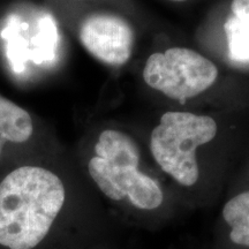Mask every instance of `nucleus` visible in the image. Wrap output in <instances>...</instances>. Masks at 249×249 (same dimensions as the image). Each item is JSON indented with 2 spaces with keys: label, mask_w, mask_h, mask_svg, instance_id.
<instances>
[{
  "label": "nucleus",
  "mask_w": 249,
  "mask_h": 249,
  "mask_svg": "<svg viewBox=\"0 0 249 249\" xmlns=\"http://www.w3.org/2000/svg\"><path fill=\"white\" fill-rule=\"evenodd\" d=\"M58 176L38 166L14 170L0 182V245L33 249L48 234L65 203Z\"/></svg>",
  "instance_id": "1"
},
{
  "label": "nucleus",
  "mask_w": 249,
  "mask_h": 249,
  "mask_svg": "<svg viewBox=\"0 0 249 249\" xmlns=\"http://www.w3.org/2000/svg\"><path fill=\"white\" fill-rule=\"evenodd\" d=\"M95 154L89 161V174L107 197L113 201L128 198L142 210L160 207L163 191L154 179L139 170L140 150L129 135L105 129L96 143Z\"/></svg>",
  "instance_id": "2"
},
{
  "label": "nucleus",
  "mask_w": 249,
  "mask_h": 249,
  "mask_svg": "<svg viewBox=\"0 0 249 249\" xmlns=\"http://www.w3.org/2000/svg\"><path fill=\"white\" fill-rule=\"evenodd\" d=\"M213 118L192 112L169 111L150 135V151L156 163L181 186L192 187L200 178L196 150L216 138Z\"/></svg>",
  "instance_id": "3"
},
{
  "label": "nucleus",
  "mask_w": 249,
  "mask_h": 249,
  "mask_svg": "<svg viewBox=\"0 0 249 249\" xmlns=\"http://www.w3.org/2000/svg\"><path fill=\"white\" fill-rule=\"evenodd\" d=\"M142 75L151 89L183 102L213 87L218 79V68L200 52L176 46L152 53L145 61Z\"/></svg>",
  "instance_id": "4"
},
{
  "label": "nucleus",
  "mask_w": 249,
  "mask_h": 249,
  "mask_svg": "<svg viewBox=\"0 0 249 249\" xmlns=\"http://www.w3.org/2000/svg\"><path fill=\"white\" fill-rule=\"evenodd\" d=\"M79 37L93 58L110 66H123L133 54L134 30L119 15H90L81 24Z\"/></svg>",
  "instance_id": "5"
},
{
  "label": "nucleus",
  "mask_w": 249,
  "mask_h": 249,
  "mask_svg": "<svg viewBox=\"0 0 249 249\" xmlns=\"http://www.w3.org/2000/svg\"><path fill=\"white\" fill-rule=\"evenodd\" d=\"M33 130L30 114L0 95V155L6 142H26L30 139Z\"/></svg>",
  "instance_id": "6"
},
{
  "label": "nucleus",
  "mask_w": 249,
  "mask_h": 249,
  "mask_svg": "<svg viewBox=\"0 0 249 249\" xmlns=\"http://www.w3.org/2000/svg\"><path fill=\"white\" fill-rule=\"evenodd\" d=\"M222 214L230 227V240L235 246L249 249V189L230 198Z\"/></svg>",
  "instance_id": "7"
},
{
  "label": "nucleus",
  "mask_w": 249,
  "mask_h": 249,
  "mask_svg": "<svg viewBox=\"0 0 249 249\" xmlns=\"http://www.w3.org/2000/svg\"><path fill=\"white\" fill-rule=\"evenodd\" d=\"M229 53L236 62H249V27L231 15L224 24Z\"/></svg>",
  "instance_id": "8"
},
{
  "label": "nucleus",
  "mask_w": 249,
  "mask_h": 249,
  "mask_svg": "<svg viewBox=\"0 0 249 249\" xmlns=\"http://www.w3.org/2000/svg\"><path fill=\"white\" fill-rule=\"evenodd\" d=\"M231 12L233 17L249 27V0H232Z\"/></svg>",
  "instance_id": "9"
},
{
  "label": "nucleus",
  "mask_w": 249,
  "mask_h": 249,
  "mask_svg": "<svg viewBox=\"0 0 249 249\" xmlns=\"http://www.w3.org/2000/svg\"><path fill=\"white\" fill-rule=\"evenodd\" d=\"M169 1H173V2H183V1H187V0H169Z\"/></svg>",
  "instance_id": "10"
}]
</instances>
